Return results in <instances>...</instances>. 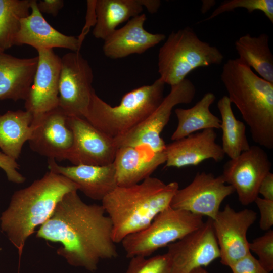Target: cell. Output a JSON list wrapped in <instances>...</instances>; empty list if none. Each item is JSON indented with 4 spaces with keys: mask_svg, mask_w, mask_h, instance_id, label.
<instances>
[{
    "mask_svg": "<svg viewBox=\"0 0 273 273\" xmlns=\"http://www.w3.org/2000/svg\"><path fill=\"white\" fill-rule=\"evenodd\" d=\"M29 15L21 19L15 46L26 44L37 51L61 48L79 52L81 46L77 37L63 34L53 28L37 8V1L31 0Z\"/></svg>",
    "mask_w": 273,
    "mask_h": 273,
    "instance_id": "cell-18",
    "label": "cell"
},
{
    "mask_svg": "<svg viewBox=\"0 0 273 273\" xmlns=\"http://www.w3.org/2000/svg\"><path fill=\"white\" fill-rule=\"evenodd\" d=\"M244 8L250 13L255 11L263 13L269 20L273 23V1L272 0H226L212 13L208 18L201 22L210 20L221 13L233 11L236 8Z\"/></svg>",
    "mask_w": 273,
    "mask_h": 273,
    "instance_id": "cell-29",
    "label": "cell"
},
{
    "mask_svg": "<svg viewBox=\"0 0 273 273\" xmlns=\"http://www.w3.org/2000/svg\"><path fill=\"white\" fill-rule=\"evenodd\" d=\"M164 152H155L145 147H119L113 162L117 185L126 187L141 183L166 162Z\"/></svg>",
    "mask_w": 273,
    "mask_h": 273,
    "instance_id": "cell-21",
    "label": "cell"
},
{
    "mask_svg": "<svg viewBox=\"0 0 273 273\" xmlns=\"http://www.w3.org/2000/svg\"><path fill=\"white\" fill-rule=\"evenodd\" d=\"M203 223L202 216L170 206L159 213L147 228L125 237L121 241L122 247L128 258L149 257Z\"/></svg>",
    "mask_w": 273,
    "mask_h": 273,
    "instance_id": "cell-7",
    "label": "cell"
},
{
    "mask_svg": "<svg viewBox=\"0 0 273 273\" xmlns=\"http://www.w3.org/2000/svg\"><path fill=\"white\" fill-rule=\"evenodd\" d=\"M102 205L87 204L73 191L66 194L36 237L62 246L57 253L71 265L94 272L99 261L118 256L112 225Z\"/></svg>",
    "mask_w": 273,
    "mask_h": 273,
    "instance_id": "cell-1",
    "label": "cell"
},
{
    "mask_svg": "<svg viewBox=\"0 0 273 273\" xmlns=\"http://www.w3.org/2000/svg\"><path fill=\"white\" fill-rule=\"evenodd\" d=\"M130 259L125 273H172L166 253L149 258L136 256Z\"/></svg>",
    "mask_w": 273,
    "mask_h": 273,
    "instance_id": "cell-30",
    "label": "cell"
},
{
    "mask_svg": "<svg viewBox=\"0 0 273 273\" xmlns=\"http://www.w3.org/2000/svg\"><path fill=\"white\" fill-rule=\"evenodd\" d=\"M220 78L230 102L249 126L253 141L272 149L273 83L256 75L237 58L224 64Z\"/></svg>",
    "mask_w": 273,
    "mask_h": 273,
    "instance_id": "cell-4",
    "label": "cell"
},
{
    "mask_svg": "<svg viewBox=\"0 0 273 273\" xmlns=\"http://www.w3.org/2000/svg\"><path fill=\"white\" fill-rule=\"evenodd\" d=\"M33 115L25 110L8 111L0 115V148L2 152L16 160L23 146L30 139Z\"/></svg>",
    "mask_w": 273,
    "mask_h": 273,
    "instance_id": "cell-24",
    "label": "cell"
},
{
    "mask_svg": "<svg viewBox=\"0 0 273 273\" xmlns=\"http://www.w3.org/2000/svg\"><path fill=\"white\" fill-rule=\"evenodd\" d=\"M63 0H41L37 1V8L42 14L47 13L56 16L64 6Z\"/></svg>",
    "mask_w": 273,
    "mask_h": 273,
    "instance_id": "cell-36",
    "label": "cell"
},
{
    "mask_svg": "<svg viewBox=\"0 0 273 273\" xmlns=\"http://www.w3.org/2000/svg\"><path fill=\"white\" fill-rule=\"evenodd\" d=\"M215 99L213 93L208 92L191 108L175 109L178 123L171 139L178 140L199 130L220 129L221 120L210 110Z\"/></svg>",
    "mask_w": 273,
    "mask_h": 273,
    "instance_id": "cell-25",
    "label": "cell"
},
{
    "mask_svg": "<svg viewBox=\"0 0 273 273\" xmlns=\"http://www.w3.org/2000/svg\"><path fill=\"white\" fill-rule=\"evenodd\" d=\"M196 92L194 84L187 78L171 86L169 93L145 120L125 134L113 139L117 148L142 146L155 152H165L166 144L161 133L169 121L173 108L191 103Z\"/></svg>",
    "mask_w": 273,
    "mask_h": 273,
    "instance_id": "cell-8",
    "label": "cell"
},
{
    "mask_svg": "<svg viewBox=\"0 0 273 273\" xmlns=\"http://www.w3.org/2000/svg\"><path fill=\"white\" fill-rule=\"evenodd\" d=\"M146 19V14L141 13L116 29L104 40V55L113 59H121L134 54H142L163 41L166 37L164 34L152 33L144 28Z\"/></svg>",
    "mask_w": 273,
    "mask_h": 273,
    "instance_id": "cell-19",
    "label": "cell"
},
{
    "mask_svg": "<svg viewBox=\"0 0 273 273\" xmlns=\"http://www.w3.org/2000/svg\"><path fill=\"white\" fill-rule=\"evenodd\" d=\"M258 193L263 198L273 201V174L269 172L262 179L258 190Z\"/></svg>",
    "mask_w": 273,
    "mask_h": 273,
    "instance_id": "cell-37",
    "label": "cell"
},
{
    "mask_svg": "<svg viewBox=\"0 0 273 273\" xmlns=\"http://www.w3.org/2000/svg\"><path fill=\"white\" fill-rule=\"evenodd\" d=\"M143 7H145L150 13H156L161 5L159 0H141Z\"/></svg>",
    "mask_w": 273,
    "mask_h": 273,
    "instance_id": "cell-38",
    "label": "cell"
},
{
    "mask_svg": "<svg viewBox=\"0 0 273 273\" xmlns=\"http://www.w3.org/2000/svg\"><path fill=\"white\" fill-rule=\"evenodd\" d=\"M165 84L159 78L150 85L126 93L116 106L104 101L94 90L85 119L113 139L122 135L142 122L159 105L164 98Z\"/></svg>",
    "mask_w": 273,
    "mask_h": 273,
    "instance_id": "cell-5",
    "label": "cell"
},
{
    "mask_svg": "<svg viewBox=\"0 0 273 273\" xmlns=\"http://www.w3.org/2000/svg\"><path fill=\"white\" fill-rule=\"evenodd\" d=\"M190 273H209L204 267H199L193 270Z\"/></svg>",
    "mask_w": 273,
    "mask_h": 273,
    "instance_id": "cell-40",
    "label": "cell"
},
{
    "mask_svg": "<svg viewBox=\"0 0 273 273\" xmlns=\"http://www.w3.org/2000/svg\"><path fill=\"white\" fill-rule=\"evenodd\" d=\"M143 10L141 0H96L94 36L104 40L117 26L141 14Z\"/></svg>",
    "mask_w": 273,
    "mask_h": 273,
    "instance_id": "cell-23",
    "label": "cell"
},
{
    "mask_svg": "<svg viewBox=\"0 0 273 273\" xmlns=\"http://www.w3.org/2000/svg\"><path fill=\"white\" fill-rule=\"evenodd\" d=\"M0 168L5 171L9 181L16 184H21L25 181V177L17 170L19 169V165L16 160L1 151Z\"/></svg>",
    "mask_w": 273,
    "mask_h": 273,
    "instance_id": "cell-34",
    "label": "cell"
},
{
    "mask_svg": "<svg viewBox=\"0 0 273 273\" xmlns=\"http://www.w3.org/2000/svg\"><path fill=\"white\" fill-rule=\"evenodd\" d=\"M202 5L201 8V11L202 13H205L211 9L216 3L215 1H202Z\"/></svg>",
    "mask_w": 273,
    "mask_h": 273,
    "instance_id": "cell-39",
    "label": "cell"
},
{
    "mask_svg": "<svg viewBox=\"0 0 273 273\" xmlns=\"http://www.w3.org/2000/svg\"><path fill=\"white\" fill-rule=\"evenodd\" d=\"M250 251L255 253L257 259L268 273L273 270V231L269 230L263 235L249 243Z\"/></svg>",
    "mask_w": 273,
    "mask_h": 273,
    "instance_id": "cell-31",
    "label": "cell"
},
{
    "mask_svg": "<svg viewBox=\"0 0 273 273\" xmlns=\"http://www.w3.org/2000/svg\"><path fill=\"white\" fill-rule=\"evenodd\" d=\"M79 190L66 177L50 171L28 187L16 191L0 217L1 226L17 248L19 257L27 238L43 224L67 193Z\"/></svg>",
    "mask_w": 273,
    "mask_h": 273,
    "instance_id": "cell-2",
    "label": "cell"
},
{
    "mask_svg": "<svg viewBox=\"0 0 273 273\" xmlns=\"http://www.w3.org/2000/svg\"><path fill=\"white\" fill-rule=\"evenodd\" d=\"M178 184H165L149 177L137 184L117 186L102 201L112 225V238L119 243L127 236L147 228L161 212L170 206Z\"/></svg>",
    "mask_w": 273,
    "mask_h": 273,
    "instance_id": "cell-3",
    "label": "cell"
},
{
    "mask_svg": "<svg viewBox=\"0 0 273 273\" xmlns=\"http://www.w3.org/2000/svg\"><path fill=\"white\" fill-rule=\"evenodd\" d=\"M31 0H0V49L15 46L22 19L30 14Z\"/></svg>",
    "mask_w": 273,
    "mask_h": 273,
    "instance_id": "cell-28",
    "label": "cell"
},
{
    "mask_svg": "<svg viewBox=\"0 0 273 273\" xmlns=\"http://www.w3.org/2000/svg\"><path fill=\"white\" fill-rule=\"evenodd\" d=\"M230 268L232 273H268L251 253L237 261Z\"/></svg>",
    "mask_w": 273,
    "mask_h": 273,
    "instance_id": "cell-32",
    "label": "cell"
},
{
    "mask_svg": "<svg viewBox=\"0 0 273 273\" xmlns=\"http://www.w3.org/2000/svg\"><path fill=\"white\" fill-rule=\"evenodd\" d=\"M223 59V55L217 47L201 40L192 28L186 27L172 31L160 48L159 78L165 84L173 86L195 69L219 65Z\"/></svg>",
    "mask_w": 273,
    "mask_h": 273,
    "instance_id": "cell-6",
    "label": "cell"
},
{
    "mask_svg": "<svg viewBox=\"0 0 273 273\" xmlns=\"http://www.w3.org/2000/svg\"><path fill=\"white\" fill-rule=\"evenodd\" d=\"M231 104L228 96H223L218 100L217 108L221 118V147L225 155L230 159H234L247 150L250 146L246 135V126L236 118Z\"/></svg>",
    "mask_w": 273,
    "mask_h": 273,
    "instance_id": "cell-27",
    "label": "cell"
},
{
    "mask_svg": "<svg viewBox=\"0 0 273 273\" xmlns=\"http://www.w3.org/2000/svg\"><path fill=\"white\" fill-rule=\"evenodd\" d=\"M38 57L21 58L0 52V100H25L32 84Z\"/></svg>",
    "mask_w": 273,
    "mask_h": 273,
    "instance_id": "cell-22",
    "label": "cell"
},
{
    "mask_svg": "<svg viewBox=\"0 0 273 273\" xmlns=\"http://www.w3.org/2000/svg\"><path fill=\"white\" fill-rule=\"evenodd\" d=\"M254 202L260 214V228L263 231L270 230L273 225V201L257 197Z\"/></svg>",
    "mask_w": 273,
    "mask_h": 273,
    "instance_id": "cell-33",
    "label": "cell"
},
{
    "mask_svg": "<svg viewBox=\"0 0 273 273\" xmlns=\"http://www.w3.org/2000/svg\"><path fill=\"white\" fill-rule=\"evenodd\" d=\"M216 138L214 129H207L166 144L165 167L195 166L209 159L221 161L225 154L221 146L216 142Z\"/></svg>",
    "mask_w": 273,
    "mask_h": 273,
    "instance_id": "cell-17",
    "label": "cell"
},
{
    "mask_svg": "<svg viewBox=\"0 0 273 273\" xmlns=\"http://www.w3.org/2000/svg\"><path fill=\"white\" fill-rule=\"evenodd\" d=\"M4 52V51H3L1 49H0V52Z\"/></svg>",
    "mask_w": 273,
    "mask_h": 273,
    "instance_id": "cell-41",
    "label": "cell"
},
{
    "mask_svg": "<svg viewBox=\"0 0 273 273\" xmlns=\"http://www.w3.org/2000/svg\"><path fill=\"white\" fill-rule=\"evenodd\" d=\"M32 125L33 131L28 141L30 148L48 159L65 160L73 144V135L68 116L62 110L58 107L34 116Z\"/></svg>",
    "mask_w": 273,
    "mask_h": 273,
    "instance_id": "cell-15",
    "label": "cell"
},
{
    "mask_svg": "<svg viewBox=\"0 0 273 273\" xmlns=\"http://www.w3.org/2000/svg\"><path fill=\"white\" fill-rule=\"evenodd\" d=\"M172 273H190L220 258V250L212 219L208 218L197 229L168 245Z\"/></svg>",
    "mask_w": 273,
    "mask_h": 273,
    "instance_id": "cell-12",
    "label": "cell"
},
{
    "mask_svg": "<svg viewBox=\"0 0 273 273\" xmlns=\"http://www.w3.org/2000/svg\"><path fill=\"white\" fill-rule=\"evenodd\" d=\"M68 122L73 142L65 160L74 165L103 166L113 163L118 149L113 138L84 118L68 117Z\"/></svg>",
    "mask_w": 273,
    "mask_h": 273,
    "instance_id": "cell-14",
    "label": "cell"
},
{
    "mask_svg": "<svg viewBox=\"0 0 273 273\" xmlns=\"http://www.w3.org/2000/svg\"><path fill=\"white\" fill-rule=\"evenodd\" d=\"M256 219L257 213L253 210L245 209L236 211L227 204L212 220L223 265L230 267L251 253L247 233Z\"/></svg>",
    "mask_w": 273,
    "mask_h": 273,
    "instance_id": "cell-13",
    "label": "cell"
},
{
    "mask_svg": "<svg viewBox=\"0 0 273 273\" xmlns=\"http://www.w3.org/2000/svg\"><path fill=\"white\" fill-rule=\"evenodd\" d=\"M234 192L221 175L215 176L211 173L198 172L190 184L177 190L170 207L213 220L223 201Z\"/></svg>",
    "mask_w": 273,
    "mask_h": 273,
    "instance_id": "cell-10",
    "label": "cell"
},
{
    "mask_svg": "<svg viewBox=\"0 0 273 273\" xmlns=\"http://www.w3.org/2000/svg\"><path fill=\"white\" fill-rule=\"evenodd\" d=\"M94 74L88 61L80 52L61 58L59 107L68 117L85 118L90 103Z\"/></svg>",
    "mask_w": 273,
    "mask_h": 273,
    "instance_id": "cell-9",
    "label": "cell"
},
{
    "mask_svg": "<svg viewBox=\"0 0 273 273\" xmlns=\"http://www.w3.org/2000/svg\"><path fill=\"white\" fill-rule=\"evenodd\" d=\"M48 164L50 171L71 180L78 186L79 190L93 200L102 201L118 186L113 163L64 166L54 159H48Z\"/></svg>",
    "mask_w": 273,
    "mask_h": 273,
    "instance_id": "cell-20",
    "label": "cell"
},
{
    "mask_svg": "<svg viewBox=\"0 0 273 273\" xmlns=\"http://www.w3.org/2000/svg\"><path fill=\"white\" fill-rule=\"evenodd\" d=\"M32 84L26 99L25 110L36 116L59 107V84L61 58L53 49H40Z\"/></svg>",
    "mask_w": 273,
    "mask_h": 273,
    "instance_id": "cell-16",
    "label": "cell"
},
{
    "mask_svg": "<svg viewBox=\"0 0 273 273\" xmlns=\"http://www.w3.org/2000/svg\"><path fill=\"white\" fill-rule=\"evenodd\" d=\"M271 165L264 149L257 145L250 146L225 163L221 175L225 183L234 188L240 202L248 205L258 197L260 185L270 172Z\"/></svg>",
    "mask_w": 273,
    "mask_h": 273,
    "instance_id": "cell-11",
    "label": "cell"
},
{
    "mask_svg": "<svg viewBox=\"0 0 273 273\" xmlns=\"http://www.w3.org/2000/svg\"><path fill=\"white\" fill-rule=\"evenodd\" d=\"M235 47L240 62L252 68L261 78L273 83V55L267 34L258 36L246 34L235 41Z\"/></svg>",
    "mask_w": 273,
    "mask_h": 273,
    "instance_id": "cell-26",
    "label": "cell"
},
{
    "mask_svg": "<svg viewBox=\"0 0 273 273\" xmlns=\"http://www.w3.org/2000/svg\"><path fill=\"white\" fill-rule=\"evenodd\" d=\"M96 0L87 1V12L86 23L81 33L77 37L79 42L82 46L83 40L89 30L91 26H95L96 23V14L95 11Z\"/></svg>",
    "mask_w": 273,
    "mask_h": 273,
    "instance_id": "cell-35",
    "label": "cell"
}]
</instances>
